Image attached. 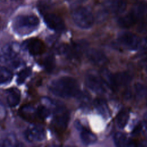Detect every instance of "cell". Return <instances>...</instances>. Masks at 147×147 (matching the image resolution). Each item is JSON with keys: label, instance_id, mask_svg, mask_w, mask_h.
I'll list each match as a JSON object with an SVG mask.
<instances>
[{"label": "cell", "instance_id": "cell-12", "mask_svg": "<svg viewBox=\"0 0 147 147\" xmlns=\"http://www.w3.org/2000/svg\"><path fill=\"white\" fill-rule=\"evenodd\" d=\"M105 5L108 10L115 14L123 13L127 6L126 0H106Z\"/></svg>", "mask_w": 147, "mask_h": 147}, {"label": "cell", "instance_id": "cell-3", "mask_svg": "<svg viewBox=\"0 0 147 147\" xmlns=\"http://www.w3.org/2000/svg\"><path fill=\"white\" fill-rule=\"evenodd\" d=\"M72 18L74 23L82 29L91 28L94 22V18L91 11L84 7L75 9L72 13Z\"/></svg>", "mask_w": 147, "mask_h": 147}, {"label": "cell", "instance_id": "cell-21", "mask_svg": "<svg viewBox=\"0 0 147 147\" xmlns=\"http://www.w3.org/2000/svg\"><path fill=\"white\" fill-rule=\"evenodd\" d=\"M129 117V111L126 109H122L117 116V125L118 127L122 129L127 124Z\"/></svg>", "mask_w": 147, "mask_h": 147}, {"label": "cell", "instance_id": "cell-17", "mask_svg": "<svg viewBox=\"0 0 147 147\" xmlns=\"http://www.w3.org/2000/svg\"><path fill=\"white\" fill-rule=\"evenodd\" d=\"M100 78L105 84L109 86L112 90L117 91L118 88L115 83L114 74L110 72L107 69H103L101 71Z\"/></svg>", "mask_w": 147, "mask_h": 147}, {"label": "cell", "instance_id": "cell-8", "mask_svg": "<svg viewBox=\"0 0 147 147\" xmlns=\"http://www.w3.org/2000/svg\"><path fill=\"white\" fill-rule=\"evenodd\" d=\"M25 137L30 142L41 141L45 137V131L41 125H31L25 131Z\"/></svg>", "mask_w": 147, "mask_h": 147}, {"label": "cell", "instance_id": "cell-32", "mask_svg": "<svg viewBox=\"0 0 147 147\" xmlns=\"http://www.w3.org/2000/svg\"><path fill=\"white\" fill-rule=\"evenodd\" d=\"M131 95V92H130V91H125L124 96H125V98L126 99H130Z\"/></svg>", "mask_w": 147, "mask_h": 147}, {"label": "cell", "instance_id": "cell-22", "mask_svg": "<svg viewBox=\"0 0 147 147\" xmlns=\"http://www.w3.org/2000/svg\"><path fill=\"white\" fill-rule=\"evenodd\" d=\"M136 20L132 17V16L128 13L127 14L125 15L124 16H122L120 17L118 20V25L124 28H130L131 26H133L136 22Z\"/></svg>", "mask_w": 147, "mask_h": 147}, {"label": "cell", "instance_id": "cell-4", "mask_svg": "<svg viewBox=\"0 0 147 147\" xmlns=\"http://www.w3.org/2000/svg\"><path fill=\"white\" fill-rule=\"evenodd\" d=\"M19 45L15 43L8 44L5 45L0 52V61L4 63H10L13 65H18Z\"/></svg>", "mask_w": 147, "mask_h": 147}, {"label": "cell", "instance_id": "cell-9", "mask_svg": "<svg viewBox=\"0 0 147 147\" xmlns=\"http://www.w3.org/2000/svg\"><path fill=\"white\" fill-rule=\"evenodd\" d=\"M44 20L47 25L53 30L61 32L65 29V24L63 20L55 14H45L44 16Z\"/></svg>", "mask_w": 147, "mask_h": 147}, {"label": "cell", "instance_id": "cell-19", "mask_svg": "<svg viewBox=\"0 0 147 147\" xmlns=\"http://www.w3.org/2000/svg\"><path fill=\"white\" fill-rule=\"evenodd\" d=\"M80 138L85 145H91L96 142L97 137L95 134L86 129H82Z\"/></svg>", "mask_w": 147, "mask_h": 147}, {"label": "cell", "instance_id": "cell-25", "mask_svg": "<svg viewBox=\"0 0 147 147\" xmlns=\"http://www.w3.org/2000/svg\"><path fill=\"white\" fill-rule=\"evenodd\" d=\"M32 73V69L30 67L25 68L22 69L18 74L17 78V83L18 84H21L24 83L27 78H28Z\"/></svg>", "mask_w": 147, "mask_h": 147}, {"label": "cell", "instance_id": "cell-34", "mask_svg": "<svg viewBox=\"0 0 147 147\" xmlns=\"http://www.w3.org/2000/svg\"><path fill=\"white\" fill-rule=\"evenodd\" d=\"M84 1H86V0H78V2H83Z\"/></svg>", "mask_w": 147, "mask_h": 147}, {"label": "cell", "instance_id": "cell-10", "mask_svg": "<svg viewBox=\"0 0 147 147\" xmlns=\"http://www.w3.org/2000/svg\"><path fill=\"white\" fill-rule=\"evenodd\" d=\"M86 83L90 90L96 93L102 94L105 91V83L102 79L95 75H88L86 78Z\"/></svg>", "mask_w": 147, "mask_h": 147}, {"label": "cell", "instance_id": "cell-28", "mask_svg": "<svg viewBox=\"0 0 147 147\" xmlns=\"http://www.w3.org/2000/svg\"><path fill=\"white\" fill-rule=\"evenodd\" d=\"M16 140L13 137H6L2 142V146H13L16 145Z\"/></svg>", "mask_w": 147, "mask_h": 147}, {"label": "cell", "instance_id": "cell-7", "mask_svg": "<svg viewBox=\"0 0 147 147\" xmlns=\"http://www.w3.org/2000/svg\"><path fill=\"white\" fill-rule=\"evenodd\" d=\"M118 40L122 45L130 50L137 49L140 44L139 38L134 33L129 32L120 33L118 37Z\"/></svg>", "mask_w": 147, "mask_h": 147}, {"label": "cell", "instance_id": "cell-20", "mask_svg": "<svg viewBox=\"0 0 147 147\" xmlns=\"http://www.w3.org/2000/svg\"><path fill=\"white\" fill-rule=\"evenodd\" d=\"M94 106L99 113L104 117H107L110 114L109 107L106 101L102 98H96L94 102Z\"/></svg>", "mask_w": 147, "mask_h": 147}, {"label": "cell", "instance_id": "cell-14", "mask_svg": "<svg viewBox=\"0 0 147 147\" xmlns=\"http://www.w3.org/2000/svg\"><path fill=\"white\" fill-rule=\"evenodd\" d=\"M136 21L142 18L147 13V3L139 2L136 3L129 12Z\"/></svg>", "mask_w": 147, "mask_h": 147}, {"label": "cell", "instance_id": "cell-33", "mask_svg": "<svg viewBox=\"0 0 147 147\" xmlns=\"http://www.w3.org/2000/svg\"><path fill=\"white\" fill-rule=\"evenodd\" d=\"M144 123L146 128L147 129V112L144 115Z\"/></svg>", "mask_w": 147, "mask_h": 147}, {"label": "cell", "instance_id": "cell-13", "mask_svg": "<svg viewBox=\"0 0 147 147\" xmlns=\"http://www.w3.org/2000/svg\"><path fill=\"white\" fill-rule=\"evenodd\" d=\"M26 48L29 52L32 55H40L44 51L43 42L40 40L36 38H32L28 41Z\"/></svg>", "mask_w": 147, "mask_h": 147}, {"label": "cell", "instance_id": "cell-31", "mask_svg": "<svg viewBox=\"0 0 147 147\" xmlns=\"http://www.w3.org/2000/svg\"><path fill=\"white\" fill-rule=\"evenodd\" d=\"M141 129H142V126H141V123H140H140L138 124V125L135 127L134 129L133 130V134H134V135L138 134V133L140 132Z\"/></svg>", "mask_w": 147, "mask_h": 147}, {"label": "cell", "instance_id": "cell-26", "mask_svg": "<svg viewBox=\"0 0 147 147\" xmlns=\"http://www.w3.org/2000/svg\"><path fill=\"white\" fill-rule=\"evenodd\" d=\"M134 91L136 96L138 98H142L147 94L146 87L140 83H137L134 84Z\"/></svg>", "mask_w": 147, "mask_h": 147}, {"label": "cell", "instance_id": "cell-29", "mask_svg": "<svg viewBox=\"0 0 147 147\" xmlns=\"http://www.w3.org/2000/svg\"><path fill=\"white\" fill-rule=\"evenodd\" d=\"M5 108L2 102L0 100V121L5 118Z\"/></svg>", "mask_w": 147, "mask_h": 147}, {"label": "cell", "instance_id": "cell-23", "mask_svg": "<svg viewBox=\"0 0 147 147\" xmlns=\"http://www.w3.org/2000/svg\"><path fill=\"white\" fill-rule=\"evenodd\" d=\"M114 141L116 146L121 147L129 146L130 142L127 140L126 136L121 132L117 133L114 136Z\"/></svg>", "mask_w": 147, "mask_h": 147}, {"label": "cell", "instance_id": "cell-30", "mask_svg": "<svg viewBox=\"0 0 147 147\" xmlns=\"http://www.w3.org/2000/svg\"><path fill=\"white\" fill-rule=\"evenodd\" d=\"M107 10H102V11H100V12H99V13L98 14V15H97V20L99 21V20H103H103H104V18L106 17V16H107Z\"/></svg>", "mask_w": 147, "mask_h": 147}, {"label": "cell", "instance_id": "cell-6", "mask_svg": "<svg viewBox=\"0 0 147 147\" xmlns=\"http://www.w3.org/2000/svg\"><path fill=\"white\" fill-rule=\"evenodd\" d=\"M86 45L82 42L74 43L71 45H62L59 48V51L71 59H79L82 56Z\"/></svg>", "mask_w": 147, "mask_h": 147}, {"label": "cell", "instance_id": "cell-15", "mask_svg": "<svg viewBox=\"0 0 147 147\" xmlns=\"http://www.w3.org/2000/svg\"><path fill=\"white\" fill-rule=\"evenodd\" d=\"M6 94L7 103L9 106L15 107L20 103L21 94L19 90L16 88H11L6 91Z\"/></svg>", "mask_w": 147, "mask_h": 147}, {"label": "cell", "instance_id": "cell-24", "mask_svg": "<svg viewBox=\"0 0 147 147\" xmlns=\"http://www.w3.org/2000/svg\"><path fill=\"white\" fill-rule=\"evenodd\" d=\"M13 77L12 72L7 68L0 66V84L10 82Z\"/></svg>", "mask_w": 147, "mask_h": 147}, {"label": "cell", "instance_id": "cell-11", "mask_svg": "<svg viewBox=\"0 0 147 147\" xmlns=\"http://www.w3.org/2000/svg\"><path fill=\"white\" fill-rule=\"evenodd\" d=\"M86 55L88 60L95 65H104L108 61V59L105 53L96 49H90L87 51Z\"/></svg>", "mask_w": 147, "mask_h": 147}, {"label": "cell", "instance_id": "cell-5", "mask_svg": "<svg viewBox=\"0 0 147 147\" xmlns=\"http://www.w3.org/2000/svg\"><path fill=\"white\" fill-rule=\"evenodd\" d=\"M69 114L61 106H57L55 110V115L53 119V126L57 131H64L69 121Z\"/></svg>", "mask_w": 147, "mask_h": 147}, {"label": "cell", "instance_id": "cell-2", "mask_svg": "<svg viewBox=\"0 0 147 147\" xmlns=\"http://www.w3.org/2000/svg\"><path fill=\"white\" fill-rule=\"evenodd\" d=\"M38 18L34 14H26L17 16L14 20V30L19 34L25 35L33 32L39 25Z\"/></svg>", "mask_w": 147, "mask_h": 147}, {"label": "cell", "instance_id": "cell-27", "mask_svg": "<svg viewBox=\"0 0 147 147\" xmlns=\"http://www.w3.org/2000/svg\"><path fill=\"white\" fill-rule=\"evenodd\" d=\"M55 59L52 55H49L44 61V65L48 72H51L55 67Z\"/></svg>", "mask_w": 147, "mask_h": 147}, {"label": "cell", "instance_id": "cell-18", "mask_svg": "<svg viewBox=\"0 0 147 147\" xmlns=\"http://www.w3.org/2000/svg\"><path fill=\"white\" fill-rule=\"evenodd\" d=\"M115 83L118 88L121 86L128 84L131 81L130 75L126 72H119L114 74Z\"/></svg>", "mask_w": 147, "mask_h": 147}, {"label": "cell", "instance_id": "cell-1", "mask_svg": "<svg viewBox=\"0 0 147 147\" xmlns=\"http://www.w3.org/2000/svg\"><path fill=\"white\" fill-rule=\"evenodd\" d=\"M49 90L55 95L64 98H71L79 94L77 81L69 76L61 77L53 80L49 86Z\"/></svg>", "mask_w": 147, "mask_h": 147}, {"label": "cell", "instance_id": "cell-16", "mask_svg": "<svg viewBox=\"0 0 147 147\" xmlns=\"http://www.w3.org/2000/svg\"><path fill=\"white\" fill-rule=\"evenodd\" d=\"M21 114L24 118L27 119V120H35L38 119V111L37 106L27 105L24 106L21 110Z\"/></svg>", "mask_w": 147, "mask_h": 147}]
</instances>
